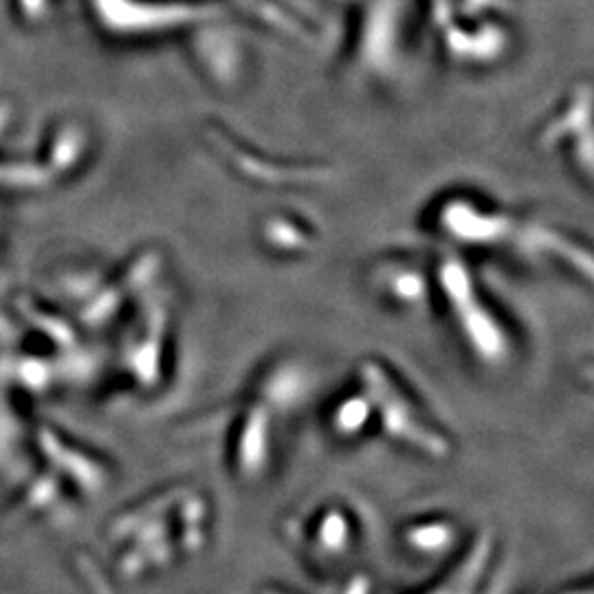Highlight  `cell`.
<instances>
[{
	"instance_id": "2",
	"label": "cell",
	"mask_w": 594,
	"mask_h": 594,
	"mask_svg": "<svg viewBox=\"0 0 594 594\" xmlns=\"http://www.w3.org/2000/svg\"><path fill=\"white\" fill-rule=\"evenodd\" d=\"M590 104H588V95H583V102L575 99L572 104H568L566 108L557 110L555 117L550 119L549 126L544 128L541 135V144L555 146L566 144L564 148L570 150V155L575 156L579 167L583 170V176L590 178L592 175V146H590Z\"/></svg>"
},
{
	"instance_id": "1",
	"label": "cell",
	"mask_w": 594,
	"mask_h": 594,
	"mask_svg": "<svg viewBox=\"0 0 594 594\" xmlns=\"http://www.w3.org/2000/svg\"><path fill=\"white\" fill-rule=\"evenodd\" d=\"M438 269V287L443 288V297L451 317L456 315L460 333L465 335L469 344H473L480 359H502L504 337L500 324H498L491 308L482 302L473 277H469L465 267L456 260H445Z\"/></svg>"
}]
</instances>
